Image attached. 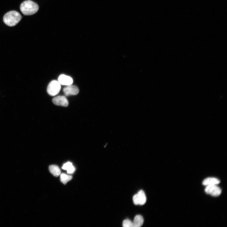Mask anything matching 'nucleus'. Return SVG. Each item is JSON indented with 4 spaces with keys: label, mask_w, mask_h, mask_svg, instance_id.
<instances>
[{
    "label": "nucleus",
    "mask_w": 227,
    "mask_h": 227,
    "mask_svg": "<svg viewBox=\"0 0 227 227\" xmlns=\"http://www.w3.org/2000/svg\"><path fill=\"white\" fill-rule=\"evenodd\" d=\"M22 13L25 15H31L36 13L38 10V5L34 2L27 0L22 3L20 7Z\"/></svg>",
    "instance_id": "1"
},
{
    "label": "nucleus",
    "mask_w": 227,
    "mask_h": 227,
    "mask_svg": "<svg viewBox=\"0 0 227 227\" xmlns=\"http://www.w3.org/2000/svg\"><path fill=\"white\" fill-rule=\"evenodd\" d=\"M22 18V17L19 12L15 11H11L5 14L3 18V21L8 26L13 27L18 24Z\"/></svg>",
    "instance_id": "2"
},
{
    "label": "nucleus",
    "mask_w": 227,
    "mask_h": 227,
    "mask_svg": "<svg viewBox=\"0 0 227 227\" xmlns=\"http://www.w3.org/2000/svg\"><path fill=\"white\" fill-rule=\"evenodd\" d=\"M61 89V84L59 82L56 80H53L49 84L47 89V92L49 95L55 96L60 93Z\"/></svg>",
    "instance_id": "3"
},
{
    "label": "nucleus",
    "mask_w": 227,
    "mask_h": 227,
    "mask_svg": "<svg viewBox=\"0 0 227 227\" xmlns=\"http://www.w3.org/2000/svg\"><path fill=\"white\" fill-rule=\"evenodd\" d=\"M205 191L207 194L216 197L219 196L221 193V189L217 185L207 186Z\"/></svg>",
    "instance_id": "4"
},
{
    "label": "nucleus",
    "mask_w": 227,
    "mask_h": 227,
    "mask_svg": "<svg viewBox=\"0 0 227 227\" xmlns=\"http://www.w3.org/2000/svg\"><path fill=\"white\" fill-rule=\"evenodd\" d=\"M53 103L56 105L67 107L68 102L67 98L64 96H59L54 97L52 99Z\"/></svg>",
    "instance_id": "5"
},
{
    "label": "nucleus",
    "mask_w": 227,
    "mask_h": 227,
    "mask_svg": "<svg viewBox=\"0 0 227 227\" xmlns=\"http://www.w3.org/2000/svg\"><path fill=\"white\" fill-rule=\"evenodd\" d=\"M63 92L66 96L76 95L79 92L78 88L75 85H68L63 89Z\"/></svg>",
    "instance_id": "6"
},
{
    "label": "nucleus",
    "mask_w": 227,
    "mask_h": 227,
    "mask_svg": "<svg viewBox=\"0 0 227 227\" xmlns=\"http://www.w3.org/2000/svg\"><path fill=\"white\" fill-rule=\"evenodd\" d=\"M58 81L61 85L68 86L72 85L73 80L70 77L64 75H61L58 78Z\"/></svg>",
    "instance_id": "7"
},
{
    "label": "nucleus",
    "mask_w": 227,
    "mask_h": 227,
    "mask_svg": "<svg viewBox=\"0 0 227 227\" xmlns=\"http://www.w3.org/2000/svg\"><path fill=\"white\" fill-rule=\"evenodd\" d=\"M220 182V180L215 178H208L204 180L203 184L205 186L217 185Z\"/></svg>",
    "instance_id": "8"
},
{
    "label": "nucleus",
    "mask_w": 227,
    "mask_h": 227,
    "mask_svg": "<svg viewBox=\"0 0 227 227\" xmlns=\"http://www.w3.org/2000/svg\"><path fill=\"white\" fill-rule=\"evenodd\" d=\"M50 173L54 176L57 177L61 175V170L59 167L56 165H51L49 167Z\"/></svg>",
    "instance_id": "9"
},
{
    "label": "nucleus",
    "mask_w": 227,
    "mask_h": 227,
    "mask_svg": "<svg viewBox=\"0 0 227 227\" xmlns=\"http://www.w3.org/2000/svg\"><path fill=\"white\" fill-rule=\"evenodd\" d=\"M144 220L142 217L140 215L135 216L133 223V227H140L143 225Z\"/></svg>",
    "instance_id": "10"
},
{
    "label": "nucleus",
    "mask_w": 227,
    "mask_h": 227,
    "mask_svg": "<svg viewBox=\"0 0 227 227\" xmlns=\"http://www.w3.org/2000/svg\"><path fill=\"white\" fill-rule=\"evenodd\" d=\"M63 169L67 170V173L69 174H72L75 171V168L73 165L72 163L68 162L64 164L62 167Z\"/></svg>",
    "instance_id": "11"
},
{
    "label": "nucleus",
    "mask_w": 227,
    "mask_h": 227,
    "mask_svg": "<svg viewBox=\"0 0 227 227\" xmlns=\"http://www.w3.org/2000/svg\"><path fill=\"white\" fill-rule=\"evenodd\" d=\"M137 194L139 198V205H144L147 201V198L144 192L141 190L139 191Z\"/></svg>",
    "instance_id": "12"
},
{
    "label": "nucleus",
    "mask_w": 227,
    "mask_h": 227,
    "mask_svg": "<svg viewBox=\"0 0 227 227\" xmlns=\"http://www.w3.org/2000/svg\"><path fill=\"white\" fill-rule=\"evenodd\" d=\"M72 176L65 174H62L60 175V180L64 184H66L68 182L72 180Z\"/></svg>",
    "instance_id": "13"
},
{
    "label": "nucleus",
    "mask_w": 227,
    "mask_h": 227,
    "mask_svg": "<svg viewBox=\"0 0 227 227\" xmlns=\"http://www.w3.org/2000/svg\"><path fill=\"white\" fill-rule=\"evenodd\" d=\"M122 225L124 227H133V222L129 219L124 220L123 222Z\"/></svg>",
    "instance_id": "14"
},
{
    "label": "nucleus",
    "mask_w": 227,
    "mask_h": 227,
    "mask_svg": "<svg viewBox=\"0 0 227 227\" xmlns=\"http://www.w3.org/2000/svg\"><path fill=\"white\" fill-rule=\"evenodd\" d=\"M133 200L136 205H139V200L138 194L135 195L133 197Z\"/></svg>",
    "instance_id": "15"
}]
</instances>
